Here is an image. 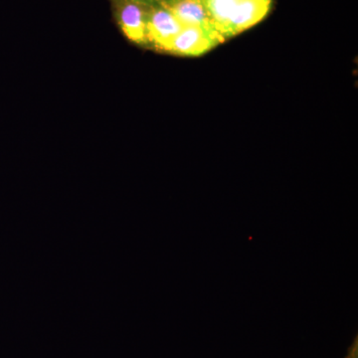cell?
<instances>
[{"label":"cell","instance_id":"obj_1","mask_svg":"<svg viewBox=\"0 0 358 358\" xmlns=\"http://www.w3.org/2000/svg\"><path fill=\"white\" fill-rule=\"evenodd\" d=\"M224 41L222 35L215 30L200 26H185L166 51L182 56L203 55Z\"/></svg>","mask_w":358,"mask_h":358},{"label":"cell","instance_id":"obj_2","mask_svg":"<svg viewBox=\"0 0 358 358\" xmlns=\"http://www.w3.org/2000/svg\"><path fill=\"white\" fill-rule=\"evenodd\" d=\"M185 25L160 2L148 7L147 18V42L166 51L173 40Z\"/></svg>","mask_w":358,"mask_h":358},{"label":"cell","instance_id":"obj_3","mask_svg":"<svg viewBox=\"0 0 358 358\" xmlns=\"http://www.w3.org/2000/svg\"><path fill=\"white\" fill-rule=\"evenodd\" d=\"M152 6V4H150ZM150 4L136 0H121L117 16L122 32L138 44L147 42V18Z\"/></svg>","mask_w":358,"mask_h":358},{"label":"cell","instance_id":"obj_4","mask_svg":"<svg viewBox=\"0 0 358 358\" xmlns=\"http://www.w3.org/2000/svg\"><path fill=\"white\" fill-rule=\"evenodd\" d=\"M272 6V0H237L229 27L227 38L256 25L267 16Z\"/></svg>","mask_w":358,"mask_h":358},{"label":"cell","instance_id":"obj_5","mask_svg":"<svg viewBox=\"0 0 358 358\" xmlns=\"http://www.w3.org/2000/svg\"><path fill=\"white\" fill-rule=\"evenodd\" d=\"M167 9L185 26H200L215 30L202 0H162Z\"/></svg>","mask_w":358,"mask_h":358},{"label":"cell","instance_id":"obj_6","mask_svg":"<svg viewBox=\"0 0 358 358\" xmlns=\"http://www.w3.org/2000/svg\"><path fill=\"white\" fill-rule=\"evenodd\" d=\"M216 31L227 39L228 27L237 0H202Z\"/></svg>","mask_w":358,"mask_h":358},{"label":"cell","instance_id":"obj_7","mask_svg":"<svg viewBox=\"0 0 358 358\" xmlns=\"http://www.w3.org/2000/svg\"><path fill=\"white\" fill-rule=\"evenodd\" d=\"M136 1H140V2H143V3H145V4H154V3H157V2H159L160 0H136Z\"/></svg>","mask_w":358,"mask_h":358},{"label":"cell","instance_id":"obj_8","mask_svg":"<svg viewBox=\"0 0 358 358\" xmlns=\"http://www.w3.org/2000/svg\"><path fill=\"white\" fill-rule=\"evenodd\" d=\"M160 1H162V0H160Z\"/></svg>","mask_w":358,"mask_h":358}]
</instances>
